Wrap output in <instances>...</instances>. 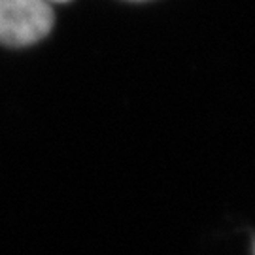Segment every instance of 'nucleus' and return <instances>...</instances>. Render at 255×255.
Here are the masks:
<instances>
[{"label": "nucleus", "mask_w": 255, "mask_h": 255, "mask_svg": "<svg viewBox=\"0 0 255 255\" xmlns=\"http://www.w3.org/2000/svg\"><path fill=\"white\" fill-rule=\"evenodd\" d=\"M53 8L47 0H0V44L32 46L51 32Z\"/></svg>", "instance_id": "nucleus-1"}, {"label": "nucleus", "mask_w": 255, "mask_h": 255, "mask_svg": "<svg viewBox=\"0 0 255 255\" xmlns=\"http://www.w3.org/2000/svg\"><path fill=\"white\" fill-rule=\"evenodd\" d=\"M47 2L51 4V2H70V0H47Z\"/></svg>", "instance_id": "nucleus-2"}]
</instances>
